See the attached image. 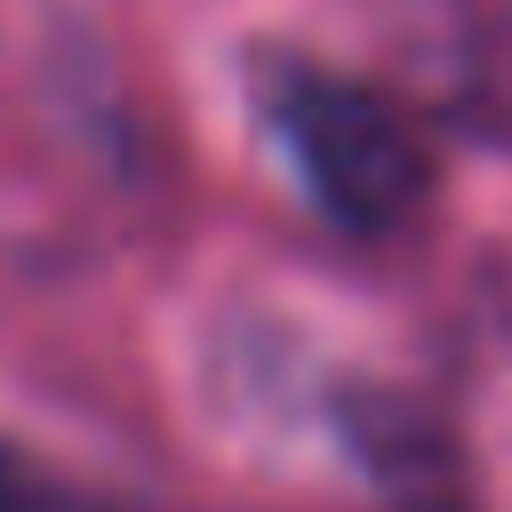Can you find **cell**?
Instances as JSON below:
<instances>
[{"label":"cell","mask_w":512,"mask_h":512,"mask_svg":"<svg viewBox=\"0 0 512 512\" xmlns=\"http://www.w3.org/2000/svg\"><path fill=\"white\" fill-rule=\"evenodd\" d=\"M0 512H112V504L88 496V488H72L64 472H48V464H32L24 448L0 440Z\"/></svg>","instance_id":"obj_2"},{"label":"cell","mask_w":512,"mask_h":512,"mask_svg":"<svg viewBox=\"0 0 512 512\" xmlns=\"http://www.w3.org/2000/svg\"><path fill=\"white\" fill-rule=\"evenodd\" d=\"M272 128H280L296 176L312 184V200L352 232L400 224L432 184V152L408 128V112L360 80H336V72L272 80Z\"/></svg>","instance_id":"obj_1"}]
</instances>
